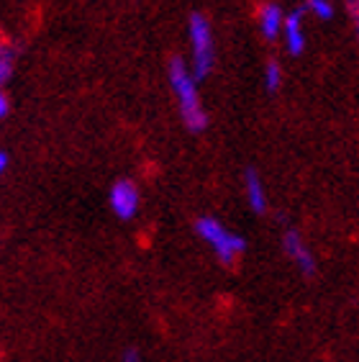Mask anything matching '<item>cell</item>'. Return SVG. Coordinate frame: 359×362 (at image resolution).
I'll list each match as a JSON object with an SVG mask.
<instances>
[{
  "instance_id": "1",
  "label": "cell",
  "mask_w": 359,
  "mask_h": 362,
  "mask_svg": "<svg viewBox=\"0 0 359 362\" xmlns=\"http://www.w3.org/2000/svg\"><path fill=\"white\" fill-rule=\"evenodd\" d=\"M167 75H170V85H172L175 95H177L180 116L185 121L187 132H206L208 113L201 103V95H198V80L193 77V70H187V64L180 57H172L170 67H167Z\"/></svg>"
},
{
  "instance_id": "2",
  "label": "cell",
  "mask_w": 359,
  "mask_h": 362,
  "mask_svg": "<svg viewBox=\"0 0 359 362\" xmlns=\"http://www.w3.org/2000/svg\"><path fill=\"white\" fill-rule=\"evenodd\" d=\"M195 234L213 250L218 262L226 267H234L236 259L247 252V239H244L242 234H236V231L226 229V226L213 216L195 218Z\"/></svg>"
},
{
  "instance_id": "3",
  "label": "cell",
  "mask_w": 359,
  "mask_h": 362,
  "mask_svg": "<svg viewBox=\"0 0 359 362\" xmlns=\"http://www.w3.org/2000/svg\"><path fill=\"white\" fill-rule=\"evenodd\" d=\"M187 34H190V49H193V77L206 80L213 72L216 64V44L211 23L203 13H193L187 21Z\"/></svg>"
},
{
  "instance_id": "4",
  "label": "cell",
  "mask_w": 359,
  "mask_h": 362,
  "mask_svg": "<svg viewBox=\"0 0 359 362\" xmlns=\"http://www.w3.org/2000/svg\"><path fill=\"white\" fill-rule=\"evenodd\" d=\"M283 250H285V255H288V259H290L298 270L303 272L305 278L316 275V270H318L316 255H313L311 247L305 244V239L300 237V231H295V229L285 231L283 234Z\"/></svg>"
},
{
  "instance_id": "5",
  "label": "cell",
  "mask_w": 359,
  "mask_h": 362,
  "mask_svg": "<svg viewBox=\"0 0 359 362\" xmlns=\"http://www.w3.org/2000/svg\"><path fill=\"white\" fill-rule=\"evenodd\" d=\"M108 201H111V209L121 221H131L136 216L139 211V188L134 185L131 180H116L111 188V195H108Z\"/></svg>"
},
{
  "instance_id": "6",
  "label": "cell",
  "mask_w": 359,
  "mask_h": 362,
  "mask_svg": "<svg viewBox=\"0 0 359 362\" xmlns=\"http://www.w3.org/2000/svg\"><path fill=\"white\" fill-rule=\"evenodd\" d=\"M303 16L305 11L298 8L293 13L285 16V26H283V39L285 47L293 57H300L305 52V31H303Z\"/></svg>"
},
{
  "instance_id": "7",
  "label": "cell",
  "mask_w": 359,
  "mask_h": 362,
  "mask_svg": "<svg viewBox=\"0 0 359 362\" xmlns=\"http://www.w3.org/2000/svg\"><path fill=\"white\" fill-rule=\"evenodd\" d=\"M244 193H247L249 209L262 216L264 211H267V193H264V182L254 168H249L244 173Z\"/></svg>"
},
{
  "instance_id": "8",
  "label": "cell",
  "mask_w": 359,
  "mask_h": 362,
  "mask_svg": "<svg viewBox=\"0 0 359 362\" xmlns=\"http://www.w3.org/2000/svg\"><path fill=\"white\" fill-rule=\"evenodd\" d=\"M259 28H262V34L267 42H275L277 36L283 34V26H285V13L283 8L277 6V3H264L259 6Z\"/></svg>"
},
{
  "instance_id": "9",
  "label": "cell",
  "mask_w": 359,
  "mask_h": 362,
  "mask_svg": "<svg viewBox=\"0 0 359 362\" xmlns=\"http://www.w3.org/2000/svg\"><path fill=\"white\" fill-rule=\"evenodd\" d=\"M305 13H311L318 21H331L334 18V3L331 0H305L300 6Z\"/></svg>"
},
{
  "instance_id": "10",
  "label": "cell",
  "mask_w": 359,
  "mask_h": 362,
  "mask_svg": "<svg viewBox=\"0 0 359 362\" xmlns=\"http://www.w3.org/2000/svg\"><path fill=\"white\" fill-rule=\"evenodd\" d=\"M280 85H283V67H280V62L269 59V62L264 64V88H267L269 93H277Z\"/></svg>"
},
{
  "instance_id": "11",
  "label": "cell",
  "mask_w": 359,
  "mask_h": 362,
  "mask_svg": "<svg viewBox=\"0 0 359 362\" xmlns=\"http://www.w3.org/2000/svg\"><path fill=\"white\" fill-rule=\"evenodd\" d=\"M13 59H16V52L0 39V85L6 83V80H11V75H13Z\"/></svg>"
},
{
  "instance_id": "12",
  "label": "cell",
  "mask_w": 359,
  "mask_h": 362,
  "mask_svg": "<svg viewBox=\"0 0 359 362\" xmlns=\"http://www.w3.org/2000/svg\"><path fill=\"white\" fill-rule=\"evenodd\" d=\"M346 13L352 18V26L359 36V0H346Z\"/></svg>"
},
{
  "instance_id": "13",
  "label": "cell",
  "mask_w": 359,
  "mask_h": 362,
  "mask_svg": "<svg viewBox=\"0 0 359 362\" xmlns=\"http://www.w3.org/2000/svg\"><path fill=\"white\" fill-rule=\"evenodd\" d=\"M121 362H144V360H141V352H139L136 347H129V349H124Z\"/></svg>"
},
{
  "instance_id": "14",
  "label": "cell",
  "mask_w": 359,
  "mask_h": 362,
  "mask_svg": "<svg viewBox=\"0 0 359 362\" xmlns=\"http://www.w3.org/2000/svg\"><path fill=\"white\" fill-rule=\"evenodd\" d=\"M8 111H11V105H8V98H6V93L0 90V121L6 119Z\"/></svg>"
},
{
  "instance_id": "15",
  "label": "cell",
  "mask_w": 359,
  "mask_h": 362,
  "mask_svg": "<svg viewBox=\"0 0 359 362\" xmlns=\"http://www.w3.org/2000/svg\"><path fill=\"white\" fill-rule=\"evenodd\" d=\"M6 168H8V154H6V152H0V175L6 173Z\"/></svg>"
}]
</instances>
